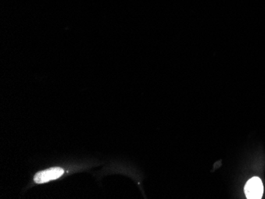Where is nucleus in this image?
Segmentation results:
<instances>
[{
	"mask_svg": "<svg viewBox=\"0 0 265 199\" xmlns=\"http://www.w3.org/2000/svg\"><path fill=\"white\" fill-rule=\"evenodd\" d=\"M263 193V186L260 178H252L245 184V194L247 198L260 199Z\"/></svg>",
	"mask_w": 265,
	"mask_h": 199,
	"instance_id": "f257e3e1",
	"label": "nucleus"
},
{
	"mask_svg": "<svg viewBox=\"0 0 265 199\" xmlns=\"http://www.w3.org/2000/svg\"><path fill=\"white\" fill-rule=\"evenodd\" d=\"M64 174V170L61 168H52L38 172L34 175L33 180L37 183H47L49 181L58 179Z\"/></svg>",
	"mask_w": 265,
	"mask_h": 199,
	"instance_id": "f03ea898",
	"label": "nucleus"
}]
</instances>
